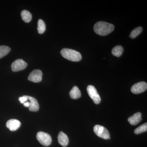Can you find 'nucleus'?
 <instances>
[{"instance_id": "f257e3e1", "label": "nucleus", "mask_w": 147, "mask_h": 147, "mask_svg": "<svg viewBox=\"0 0 147 147\" xmlns=\"http://www.w3.org/2000/svg\"><path fill=\"white\" fill-rule=\"evenodd\" d=\"M115 29L113 24L104 22L99 21L95 24L94 30L96 34L102 36H105L112 32Z\"/></svg>"}, {"instance_id": "f03ea898", "label": "nucleus", "mask_w": 147, "mask_h": 147, "mask_svg": "<svg viewBox=\"0 0 147 147\" xmlns=\"http://www.w3.org/2000/svg\"><path fill=\"white\" fill-rule=\"evenodd\" d=\"M61 54L63 57L72 61H79L82 59L81 53L76 50L68 48H63L61 50Z\"/></svg>"}, {"instance_id": "7ed1b4c3", "label": "nucleus", "mask_w": 147, "mask_h": 147, "mask_svg": "<svg viewBox=\"0 0 147 147\" xmlns=\"http://www.w3.org/2000/svg\"><path fill=\"white\" fill-rule=\"evenodd\" d=\"M36 139L40 144L48 146L52 143V138L50 134L43 131H39L36 134Z\"/></svg>"}, {"instance_id": "20e7f679", "label": "nucleus", "mask_w": 147, "mask_h": 147, "mask_svg": "<svg viewBox=\"0 0 147 147\" xmlns=\"http://www.w3.org/2000/svg\"><path fill=\"white\" fill-rule=\"evenodd\" d=\"M93 130L94 133L98 137L105 139H110V133L104 127L97 125H95Z\"/></svg>"}, {"instance_id": "39448f33", "label": "nucleus", "mask_w": 147, "mask_h": 147, "mask_svg": "<svg viewBox=\"0 0 147 147\" xmlns=\"http://www.w3.org/2000/svg\"><path fill=\"white\" fill-rule=\"evenodd\" d=\"M88 94L95 104H99L101 101L100 95L94 86L90 85L87 88Z\"/></svg>"}, {"instance_id": "423d86ee", "label": "nucleus", "mask_w": 147, "mask_h": 147, "mask_svg": "<svg viewBox=\"0 0 147 147\" xmlns=\"http://www.w3.org/2000/svg\"><path fill=\"white\" fill-rule=\"evenodd\" d=\"M28 66V63L21 59H18L12 63L11 68L12 71L16 72L24 70Z\"/></svg>"}, {"instance_id": "0eeeda50", "label": "nucleus", "mask_w": 147, "mask_h": 147, "mask_svg": "<svg viewBox=\"0 0 147 147\" xmlns=\"http://www.w3.org/2000/svg\"><path fill=\"white\" fill-rule=\"evenodd\" d=\"M147 89V83L145 82H140L134 84L131 87V91L134 94H139L145 92Z\"/></svg>"}, {"instance_id": "6e6552de", "label": "nucleus", "mask_w": 147, "mask_h": 147, "mask_svg": "<svg viewBox=\"0 0 147 147\" xmlns=\"http://www.w3.org/2000/svg\"><path fill=\"white\" fill-rule=\"evenodd\" d=\"M42 73L41 70L35 69L29 74L28 79L34 83H39L42 81Z\"/></svg>"}, {"instance_id": "1a4fd4ad", "label": "nucleus", "mask_w": 147, "mask_h": 147, "mask_svg": "<svg viewBox=\"0 0 147 147\" xmlns=\"http://www.w3.org/2000/svg\"><path fill=\"white\" fill-rule=\"evenodd\" d=\"M21 125L20 121L15 119H11L7 122L6 127L11 131H16Z\"/></svg>"}, {"instance_id": "9d476101", "label": "nucleus", "mask_w": 147, "mask_h": 147, "mask_svg": "<svg viewBox=\"0 0 147 147\" xmlns=\"http://www.w3.org/2000/svg\"><path fill=\"white\" fill-rule=\"evenodd\" d=\"M28 100L30 101L29 110L31 112H37L39 109V105L37 100L34 98L27 96Z\"/></svg>"}, {"instance_id": "9b49d317", "label": "nucleus", "mask_w": 147, "mask_h": 147, "mask_svg": "<svg viewBox=\"0 0 147 147\" xmlns=\"http://www.w3.org/2000/svg\"><path fill=\"white\" fill-rule=\"evenodd\" d=\"M142 120V114L141 113H135L128 119V121L132 125H137Z\"/></svg>"}, {"instance_id": "f8f14e48", "label": "nucleus", "mask_w": 147, "mask_h": 147, "mask_svg": "<svg viewBox=\"0 0 147 147\" xmlns=\"http://www.w3.org/2000/svg\"><path fill=\"white\" fill-rule=\"evenodd\" d=\"M58 142L62 146L65 147L68 145L69 139L67 135L62 131H60L58 135Z\"/></svg>"}, {"instance_id": "ddd939ff", "label": "nucleus", "mask_w": 147, "mask_h": 147, "mask_svg": "<svg viewBox=\"0 0 147 147\" xmlns=\"http://www.w3.org/2000/svg\"><path fill=\"white\" fill-rule=\"evenodd\" d=\"M69 94L70 97L72 99H78L81 97V92L79 88L76 86H75L69 92Z\"/></svg>"}, {"instance_id": "4468645a", "label": "nucleus", "mask_w": 147, "mask_h": 147, "mask_svg": "<svg viewBox=\"0 0 147 147\" xmlns=\"http://www.w3.org/2000/svg\"><path fill=\"white\" fill-rule=\"evenodd\" d=\"M22 19L26 23H29L31 21L32 15L31 13L26 10H23L21 13Z\"/></svg>"}, {"instance_id": "2eb2a0df", "label": "nucleus", "mask_w": 147, "mask_h": 147, "mask_svg": "<svg viewBox=\"0 0 147 147\" xmlns=\"http://www.w3.org/2000/svg\"><path fill=\"white\" fill-rule=\"evenodd\" d=\"M123 52V48L121 45H117L114 47L112 50V54L117 57H119L122 55Z\"/></svg>"}, {"instance_id": "dca6fc26", "label": "nucleus", "mask_w": 147, "mask_h": 147, "mask_svg": "<svg viewBox=\"0 0 147 147\" xmlns=\"http://www.w3.org/2000/svg\"><path fill=\"white\" fill-rule=\"evenodd\" d=\"M46 30V26L44 21L40 19L38 22L37 30L39 34H42Z\"/></svg>"}, {"instance_id": "f3484780", "label": "nucleus", "mask_w": 147, "mask_h": 147, "mask_svg": "<svg viewBox=\"0 0 147 147\" xmlns=\"http://www.w3.org/2000/svg\"><path fill=\"white\" fill-rule=\"evenodd\" d=\"M10 47L8 46L2 45L0 46V59L3 57L10 52Z\"/></svg>"}, {"instance_id": "a211bd4d", "label": "nucleus", "mask_w": 147, "mask_h": 147, "mask_svg": "<svg viewBox=\"0 0 147 147\" xmlns=\"http://www.w3.org/2000/svg\"><path fill=\"white\" fill-rule=\"evenodd\" d=\"M142 31H143V28L142 27H137L131 32L129 36L132 39L135 38L142 32Z\"/></svg>"}, {"instance_id": "6ab92c4d", "label": "nucleus", "mask_w": 147, "mask_h": 147, "mask_svg": "<svg viewBox=\"0 0 147 147\" xmlns=\"http://www.w3.org/2000/svg\"><path fill=\"white\" fill-rule=\"evenodd\" d=\"M147 123H146L135 129L134 132L135 134H139L145 132V131H147Z\"/></svg>"}, {"instance_id": "aec40b11", "label": "nucleus", "mask_w": 147, "mask_h": 147, "mask_svg": "<svg viewBox=\"0 0 147 147\" xmlns=\"http://www.w3.org/2000/svg\"><path fill=\"white\" fill-rule=\"evenodd\" d=\"M19 100L21 103L24 104V102H26V101L28 100V98H27V96L25 95L24 96H22V97H19Z\"/></svg>"}, {"instance_id": "412c9836", "label": "nucleus", "mask_w": 147, "mask_h": 147, "mask_svg": "<svg viewBox=\"0 0 147 147\" xmlns=\"http://www.w3.org/2000/svg\"><path fill=\"white\" fill-rule=\"evenodd\" d=\"M30 102H29V101H26V102H24V106L26 107H28V108H29V106H30Z\"/></svg>"}]
</instances>
